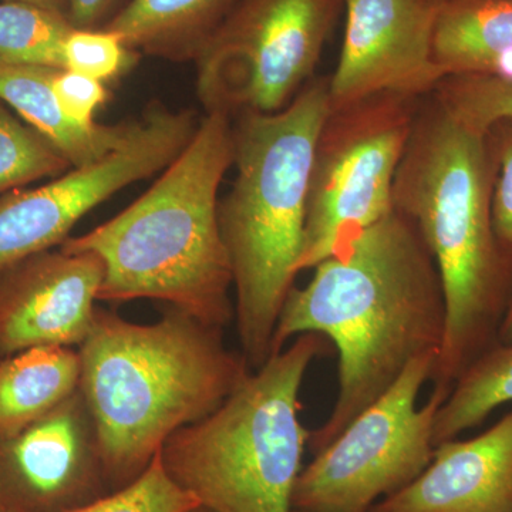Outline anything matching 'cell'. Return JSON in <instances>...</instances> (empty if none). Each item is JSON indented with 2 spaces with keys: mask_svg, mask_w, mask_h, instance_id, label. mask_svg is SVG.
I'll return each mask as SVG.
<instances>
[{
  "mask_svg": "<svg viewBox=\"0 0 512 512\" xmlns=\"http://www.w3.org/2000/svg\"><path fill=\"white\" fill-rule=\"evenodd\" d=\"M197 127L192 111L153 104L107 156L74 167L42 187L2 195L0 269L60 247L87 212L173 163Z\"/></svg>",
  "mask_w": 512,
  "mask_h": 512,
  "instance_id": "10",
  "label": "cell"
},
{
  "mask_svg": "<svg viewBox=\"0 0 512 512\" xmlns=\"http://www.w3.org/2000/svg\"><path fill=\"white\" fill-rule=\"evenodd\" d=\"M433 96L461 123L483 133L512 117V82L490 74L446 77Z\"/></svg>",
  "mask_w": 512,
  "mask_h": 512,
  "instance_id": "23",
  "label": "cell"
},
{
  "mask_svg": "<svg viewBox=\"0 0 512 512\" xmlns=\"http://www.w3.org/2000/svg\"><path fill=\"white\" fill-rule=\"evenodd\" d=\"M491 76L512 82V46L504 49L501 55L497 57Z\"/></svg>",
  "mask_w": 512,
  "mask_h": 512,
  "instance_id": "28",
  "label": "cell"
},
{
  "mask_svg": "<svg viewBox=\"0 0 512 512\" xmlns=\"http://www.w3.org/2000/svg\"><path fill=\"white\" fill-rule=\"evenodd\" d=\"M72 168L45 136L0 100V197L33 181L59 177Z\"/></svg>",
  "mask_w": 512,
  "mask_h": 512,
  "instance_id": "21",
  "label": "cell"
},
{
  "mask_svg": "<svg viewBox=\"0 0 512 512\" xmlns=\"http://www.w3.org/2000/svg\"><path fill=\"white\" fill-rule=\"evenodd\" d=\"M234 164L231 117L207 113L183 153L130 207L60 248L104 266L99 301L153 299L205 325L234 319L218 191Z\"/></svg>",
  "mask_w": 512,
  "mask_h": 512,
  "instance_id": "4",
  "label": "cell"
},
{
  "mask_svg": "<svg viewBox=\"0 0 512 512\" xmlns=\"http://www.w3.org/2000/svg\"><path fill=\"white\" fill-rule=\"evenodd\" d=\"M221 328L170 308L151 325L96 309L80 384L110 487L136 480L178 430L214 413L252 372Z\"/></svg>",
  "mask_w": 512,
  "mask_h": 512,
  "instance_id": "3",
  "label": "cell"
},
{
  "mask_svg": "<svg viewBox=\"0 0 512 512\" xmlns=\"http://www.w3.org/2000/svg\"><path fill=\"white\" fill-rule=\"evenodd\" d=\"M55 67H0V100L45 136L72 167L92 164L111 153L130 133L131 123L82 126L63 113L55 92Z\"/></svg>",
  "mask_w": 512,
  "mask_h": 512,
  "instance_id": "15",
  "label": "cell"
},
{
  "mask_svg": "<svg viewBox=\"0 0 512 512\" xmlns=\"http://www.w3.org/2000/svg\"><path fill=\"white\" fill-rule=\"evenodd\" d=\"M367 512H512V410L473 439L436 446L416 480Z\"/></svg>",
  "mask_w": 512,
  "mask_h": 512,
  "instance_id": "14",
  "label": "cell"
},
{
  "mask_svg": "<svg viewBox=\"0 0 512 512\" xmlns=\"http://www.w3.org/2000/svg\"><path fill=\"white\" fill-rule=\"evenodd\" d=\"M330 114L328 79L305 84L276 113L232 124L234 184L218 204L235 291L241 353L252 372L272 356L282 306L298 275L316 141Z\"/></svg>",
  "mask_w": 512,
  "mask_h": 512,
  "instance_id": "5",
  "label": "cell"
},
{
  "mask_svg": "<svg viewBox=\"0 0 512 512\" xmlns=\"http://www.w3.org/2000/svg\"><path fill=\"white\" fill-rule=\"evenodd\" d=\"M0 2L28 3V5L39 6V8L62 13V15L69 18V0H0Z\"/></svg>",
  "mask_w": 512,
  "mask_h": 512,
  "instance_id": "29",
  "label": "cell"
},
{
  "mask_svg": "<svg viewBox=\"0 0 512 512\" xmlns=\"http://www.w3.org/2000/svg\"><path fill=\"white\" fill-rule=\"evenodd\" d=\"M494 158L487 133L456 119L436 97L421 100L393 184V207L429 248L446 299V330L430 382L447 399L498 343L512 292V259L493 227Z\"/></svg>",
  "mask_w": 512,
  "mask_h": 512,
  "instance_id": "2",
  "label": "cell"
},
{
  "mask_svg": "<svg viewBox=\"0 0 512 512\" xmlns=\"http://www.w3.org/2000/svg\"><path fill=\"white\" fill-rule=\"evenodd\" d=\"M508 403H512V343H497L468 367L437 410L434 446L458 439Z\"/></svg>",
  "mask_w": 512,
  "mask_h": 512,
  "instance_id": "19",
  "label": "cell"
},
{
  "mask_svg": "<svg viewBox=\"0 0 512 512\" xmlns=\"http://www.w3.org/2000/svg\"><path fill=\"white\" fill-rule=\"evenodd\" d=\"M74 29L62 13L19 2H0V67L64 69L63 46Z\"/></svg>",
  "mask_w": 512,
  "mask_h": 512,
  "instance_id": "20",
  "label": "cell"
},
{
  "mask_svg": "<svg viewBox=\"0 0 512 512\" xmlns=\"http://www.w3.org/2000/svg\"><path fill=\"white\" fill-rule=\"evenodd\" d=\"M437 353L417 357L396 383L350 421L302 468L293 491L296 512H367L416 480L433 460L434 420L443 404L430 393Z\"/></svg>",
  "mask_w": 512,
  "mask_h": 512,
  "instance_id": "8",
  "label": "cell"
},
{
  "mask_svg": "<svg viewBox=\"0 0 512 512\" xmlns=\"http://www.w3.org/2000/svg\"><path fill=\"white\" fill-rule=\"evenodd\" d=\"M343 0H239L195 59L207 113H276L311 79Z\"/></svg>",
  "mask_w": 512,
  "mask_h": 512,
  "instance_id": "9",
  "label": "cell"
},
{
  "mask_svg": "<svg viewBox=\"0 0 512 512\" xmlns=\"http://www.w3.org/2000/svg\"><path fill=\"white\" fill-rule=\"evenodd\" d=\"M201 510L194 495L168 476L160 453L146 470L114 493L70 512H195Z\"/></svg>",
  "mask_w": 512,
  "mask_h": 512,
  "instance_id": "22",
  "label": "cell"
},
{
  "mask_svg": "<svg viewBox=\"0 0 512 512\" xmlns=\"http://www.w3.org/2000/svg\"><path fill=\"white\" fill-rule=\"evenodd\" d=\"M109 485L80 389L19 433L0 434V512H70Z\"/></svg>",
  "mask_w": 512,
  "mask_h": 512,
  "instance_id": "12",
  "label": "cell"
},
{
  "mask_svg": "<svg viewBox=\"0 0 512 512\" xmlns=\"http://www.w3.org/2000/svg\"><path fill=\"white\" fill-rule=\"evenodd\" d=\"M446 0H343L345 39L328 79L330 111L377 94L424 99L446 79L434 30Z\"/></svg>",
  "mask_w": 512,
  "mask_h": 512,
  "instance_id": "11",
  "label": "cell"
},
{
  "mask_svg": "<svg viewBox=\"0 0 512 512\" xmlns=\"http://www.w3.org/2000/svg\"><path fill=\"white\" fill-rule=\"evenodd\" d=\"M512 46V0H446L434 30V59L446 77L493 74Z\"/></svg>",
  "mask_w": 512,
  "mask_h": 512,
  "instance_id": "18",
  "label": "cell"
},
{
  "mask_svg": "<svg viewBox=\"0 0 512 512\" xmlns=\"http://www.w3.org/2000/svg\"><path fill=\"white\" fill-rule=\"evenodd\" d=\"M195 512H207V511L202 510V508H201V510H198V511H195Z\"/></svg>",
  "mask_w": 512,
  "mask_h": 512,
  "instance_id": "31",
  "label": "cell"
},
{
  "mask_svg": "<svg viewBox=\"0 0 512 512\" xmlns=\"http://www.w3.org/2000/svg\"><path fill=\"white\" fill-rule=\"evenodd\" d=\"M421 100L377 94L330 111L313 153L298 274L394 210V177Z\"/></svg>",
  "mask_w": 512,
  "mask_h": 512,
  "instance_id": "7",
  "label": "cell"
},
{
  "mask_svg": "<svg viewBox=\"0 0 512 512\" xmlns=\"http://www.w3.org/2000/svg\"><path fill=\"white\" fill-rule=\"evenodd\" d=\"M79 350L37 346L0 359V434L45 417L79 390Z\"/></svg>",
  "mask_w": 512,
  "mask_h": 512,
  "instance_id": "17",
  "label": "cell"
},
{
  "mask_svg": "<svg viewBox=\"0 0 512 512\" xmlns=\"http://www.w3.org/2000/svg\"><path fill=\"white\" fill-rule=\"evenodd\" d=\"M487 140L494 158L491 215L498 244L512 259V117L491 124Z\"/></svg>",
  "mask_w": 512,
  "mask_h": 512,
  "instance_id": "25",
  "label": "cell"
},
{
  "mask_svg": "<svg viewBox=\"0 0 512 512\" xmlns=\"http://www.w3.org/2000/svg\"><path fill=\"white\" fill-rule=\"evenodd\" d=\"M140 53L106 29H76L63 46V66L99 82L117 79L137 63Z\"/></svg>",
  "mask_w": 512,
  "mask_h": 512,
  "instance_id": "24",
  "label": "cell"
},
{
  "mask_svg": "<svg viewBox=\"0 0 512 512\" xmlns=\"http://www.w3.org/2000/svg\"><path fill=\"white\" fill-rule=\"evenodd\" d=\"M313 269L308 285L288 293L272 355L303 333H318L338 349L335 406L309 434L315 456L413 360L439 355L447 311L436 262L414 222L397 210Z\"/></svg>",
  "mask_w": 512,
  "mask_h": 512,
  "instance_id": "1",
  "label": "cell"
},
{
  "mask_svg": "<svg viewBox=\"0 0 512 512\" xmlns=\"http://www.w3.org/2000/svg\"><path fill=\"white\" fill-rule=\"evenodd\" d=\"M498 343H512V292L498 330Z\"/></svg>",
  "mask_w": 512,
  "mask_h": 512,
  "instance_id": "30",
  "label": "cell"
},
{
  "mask_svg": "<svg viewBox=\"0 0 512 512\" xmlns=\"http://www.w3.org/2000/svg\"><path fill=\"white\" fill-rule=\"evenodd\" d=\"M53 92L63 113L82 126H93L96 123L93 120L94 113L109 97L103 82L66 69L57 70L53 79Z\"/></svg>",
  "mask_w": 512,
  "mask_h": 512,
  "instance_id": "26",
  "label": "cell"
},
{
  "mask_svg": "<svg viewBox=\"0 0 512 512\" xmlns=\"http://www.w3.org/2000/svg\"><path fill=\"white\" fill-rule=\"evenodd\" d=\"M239 0H128L104 28L158 59L195 60Z\"/></svg>",
  "mask_w": 512,
  "mask_h": 512,
  "instance_id": "16",
  "label": "cell"
},
{
  "mask_svg": "<svg viewBox=\"0 0 512 512\" xmlns=\"http://www.w3.org/2000/svg\"><path fill=\"white\" fill-rule=\"evenodd\" d=\"M325 349L318 333L296 336L214 413L165 441V471L202 510L293 512L311 434L301 421L299 396L306 372Z\"/></svg>",
  "mask_w": 512,
  "mask_h": 512,
  "instance_id": "6",
  "label": "cell"
},
{
  "mask_svg": "<svg viewBox=\"0 0 512 512\" xmlns=\"http://www.w3.org/2000/svg\"><path fill=\"white\" fill-rule=\"evenodd\" d=\"M103 276L99 256L60 247L0 269V359L37 346L79 348Z\"/></svg>",
  "mask_w": 512,
  "mask_h": 512,
  "instance_id": "13",
  "label": "cell"
},
{
  "mask_svg": "<svg viewBox=\"0 0 512 512\" xmlns=\"http://www.w3.org/2000/svg\"><path fill=\"white\" fill-rule=\"evenodd\" d=\"M124 5V0H69V19L76 29H101Z\"/></svg>",
  "mask_w": 512,
  "mask_h": 512,
  "instance_id": "27",
  "label": "cell"
},
{
  "mask_svg": "<svg viewBox=\"0 0 512 512\" xmlns=\"http://www.w3.org/2000/svg\"><path fill=\"white\" fill-rule=\"evenodd\" d=\"M293 512H296V511H293Z\"/></svg>",
  "mask_w": 512,
  "mask_h": 512,
  "instance_id": "32",
  "label": "cell"
}]
</instances>
